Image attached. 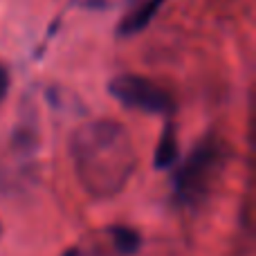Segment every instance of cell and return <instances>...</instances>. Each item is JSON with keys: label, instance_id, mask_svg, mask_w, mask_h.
Instances as JSON below:
<instances>
[{"label": "cell", "instance_id": "1", "mask_svg": "<svg viewBox=\"0 0 256 256\" xmlns=\"http://www.w3.org/2000/svg\"><path fill=\"white\" fill-rule=\"evenodd\" d=\"M76 180L94 198L117 196L137 166V150L122 124L110 120L88 122L70 142Z\"/></svg>", "mask_w": 256, "mask_h": 256}, {"label": "cell", "instance_id": "2", "mask_svg": "<svg viewBox=\"0 0 256 256\" xmlns=\"http://www.w3.org/2000/svg\"><path fill=\"white\" fill-rule=\"evenodd\" d=\"M110 94L122 102L126 108L150 115H166L173 108V102L164 88H160L155 81L140 74H120L108 86Z\"/></svg>", "mask_w": 256, "mask_h": 256}, {"label": "cell", "instance_id": "3", "mask_svg": "<svg viewBox=\"0 0 256 256\" xmlns=\"http://www.w3.org/2000/svg\"><path fill=\"white\" fill-rule=\"evenodd\" d=\"M220 144L204 140L194 148V153L184 160L182 168L178 171L176 184L178 194L184 200H198L209 186L216 168L220 166Z\"/></svg>", "mask_w": 256, "mask_h": 256}, {"label": "cell", "instance_id": "4", "mask_svg": "<svg viewBox=\"0 0 256 256\" xmlns=\"http://www.w3.org/2000/svg\"><path fill=\"white\" fill-rule=\"evenodd\" d=\"M162 2L164 0H144V2L135 4V7L124 16V20H122L120 34L122 36H135V34H140L142 30H146L148 22L155 18L158 9L162 7Z\"/></svg>", "mask_w": 256, "mask_h": 256}, {"label": "cell", "instance_id": "5", "mask_svg": "<svg viewBox=\"0 0 256 256\" xmlns=\"http://www.w3.org/2000/svg\"><path fill=\"white\" fill-rule=\"evenodd\" d=\"M178 158V140H176V130L173 126H166L160 137V144H158V150H155V164L160 168L164 166H171Z\"/></svg>", "mask_w": 256, "mask_h": 256}, {"label": "cell", "instance_id": "6", "mask_svg": "<svg viewBox=\"0 0 256 256\" xmlns=\"http://www.w3.org/2000/svg\"><path fill=\"white\" fill-rule=\"evenodd\" d=\"M115 236H117V245H120V250H122V252H126V254L135 252V248L140 245L137 236L132 234L130 230H124V227H117V230H115Z\"/></svg>", "mask_w": 256, "mask_h": 256}, {"label": "cell", "instance_id": "7", "mask_svg": "<svg viewBox=\"0 0 256 256\" xmlns=\"http://www.w3.org/2000/svg\"><path fill=\"white\" fill-rule=\"evenodd\" d=\"M7 90H9V72H7V68L0 63V102L7 97Z\"/></svg>", "mask_w": 256, "mask_h": 256}]
</instances>
